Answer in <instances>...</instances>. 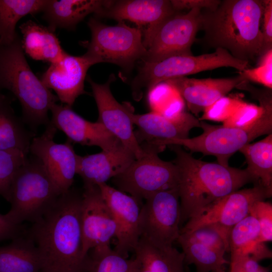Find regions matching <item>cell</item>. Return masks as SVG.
I'll use <instances>...</instances> for the list:
<instances>
[{"label": "cell", "mask_w": 272, "mask_h": 272, "mask_svg": "<svg viewBox=\"0 0 272 272\" xmlns=\"http://www.w3.org/2000/svg\"><path fill=\"white\" fill-rule=\"evenodd\" d=\"M262 0H223L214 10H201L202 42L222 48L242 60L254 61L263 53Z\"/></svg>", "instance_id": "obj_1"}, {"label": "cell", "mask_w": 272, "mask_h": 272, "mask_svg": "<svg viewBox=\"0 0 272 272\" xmlns=\"http://www.w3.org/2000/svg\"><path fill=\"white\" fill-rule=\"evenodd\" d=\"M176 156L180 224L216 200L244 185L258 182L246 169L197 159L181 146L170 145Z\"/></svg>", "instance_id": "obj_2"}, {"label": "cell", "mask_w": 272, "mask_h": 272, "mask_svg": "<svg viewBox=\"0 0 272 272\" xmlns=\"http://www.w3.org/2000/svg\"><path fill=\"white\" fill-rule=\"evenodd\" d=\"M82 194L70 189L27 232L41 256L42 270L51 267L81 269Z\"/></svg>", "instance_id": "obj_3"}, {"label": "cell", "mask_w": 272, "mask_h": 272, "mask_svg": "<svg viewBox=\"0 0 272 272\" xmlns=\"http://www.w3.org/2000/svg\"><path fill=\"white\" fill-rule=\"evenodd\" d=\"M0 89L9 90L17 98L22 120L32 129L50 122L48 112L58 99L31 69L18 34L12 42L0 43Z\"/></svg>", "instance_id": "obj_4"}, {"label": "cell", "mask_w": 272, "mask_h": 272, "mask_svg": "<svg viewBox=\"0 0 272 272\" xmlns=\"http://www.w3.org/2000/svg\"><path fill=\"white\" fill-rule=\"evenodd\" d=\"M248 92L258 101L261 107L260 116L251 124L234 127L212 125L200 120V127L203 131L199 135L192 138L153 142L165 146L172 145L183 146L192 152L214 156L217 162L229 165L230 157L244 146L261 135L272 133L271 89H260L252 86Z\"/></svg>", "instance_id": "obj_5"}, {"label": "cell", "mask_w": 272, "mask_h": 272, "mask_svg": "<svg viewBox=\"0 0 272 272\" xmlns=\"http://www.w3.org/2000/svg\"><path fill=\"white\" fill-rule=\"evenodd\" d=\"M61 192L43 165L36 158H27L16 172L11 184L5 216L13 223L32 224L40 219L55 203Z\"/></svg>", "instance_id": "obj_6"}, {"label": "cell", "mask_w": 272, "mask_h": 272, "mask_svg": "<svg viewBox=\"0 0 272 272\" xmlns=\"http://www.w3.org/2000/svg\"><path fill=\"white\" fill-rule=\"evenodd\" d=\"M87 24L91 38L84 55L93 65L111 63L129 71L136 61L145 57L147 51L140 28L130 27L124 21L113 26L107 25L93 17Z\"/></svg>", "instance_id": "obj_7"}, {"label": "cell", "mask_w": 272, "mask_h": 272, "mask_svg": "<svg viewBox=\"0 0 272 272\" xmlns=\"http://www.w3.org/2000/svg\"><path fill=\"white\" fill-rule=\"evenodd\" d=\"M249 62L239 60L227 50L218 48L211 53L197 56L179 55L154 62H144L132 84L134 99L140 100L144 89L168 80L221 67H231L240 72L248 68Z\"/></svg>", "instance_id": "obj_8"}, {"label": "cell", "mask_w": 272, "mask_h": 272, "mask_svg": "<svg viewBox=\"0 0 272 272\" xmlns=\"http://www.w3.org/2000/svg\"><path fill=\"white\" fill-rule=\"evenodd\" d=\"M141 146L143 156L113 178L117 189L140 202L158 191L177 187L178 180L174 163L163 161L158 156L166 146L150 142Z\"/></svg>", "instance_id": "obj_9"}, {"label": "cell", "mask_w": 272, "mask_h": 272, "mask_svg": "<svg viewBox=\"0 0 272 272\" xmlns=\"http://www.w3.org/2000/svg\"><path fill=\"white\" fill-rule=\"evenodd\" d=\"M200 11L177 12L144 37L147 51L142 61L154 62L174 56L192 55L191 48L199 30Z\"/></svg>", "instance_id": "obj_10"}, {"label": "cell", "mask_w": 272, "mask_h": 272, "mask_svg": "<svg viewBox=\"0 0 272 272\" xmlns=\"http://www.w3.org/2000/svg\"><path fill=\"white\" fill-rule=\"evenodd\" d=\"M145 200L140 212V237L158 247L172 246L180 229L177 187L155 192Z\"/></svg>", "instance_id": "obj_11"}, {"label": "cell", "mask_w": 272, "mask_h": 272, "mask_svg": "<svg viewBox=\"0 0 272 272\" xmlns=\"http://www.w3.org/2000/svg\"><path fill=\"white\" fill-rule=\"evenodd\" d=\"M271 195L272 190L260 183L251 188L232 192L201 209L180 229V233L189 232L210 224L232 228L249 215L250 209L254 202L264 200Z\"/></svg>", "instance_id": "obj_12"}, {"label": "cell", "mask_w": 272, "mask_h": 272, "mask_svg": "<svg viewBox=\"0 0 272 272\" xmlns=\"http://www.w3.org/2000/svg\"><path fill=\"white\" fill-rule=\"evenodd\" d=\"M46 126L41 135L33 138L29 152L41 162L62 194L69 190L74 182L78 155L69 140L55 142L57 129L50 121Z\"/></svg>", "instance_id": "obj_13"}, {"label": "cell", "mask_w": 272, "mask_h": 272, "mask_svg": "<svg viewBox=\"0 0 272 272\" xmlns=\"http://www.w3.org/2000/svg\"><path fill=\"white\" fill-rule=\"evenodd\" d=\"M81 206L82 249L84 261L93 248L110 246L117 227L98 185L84 186Z\"/></svg>", "instance_id": "obj_14"}, {"label": "cell", "mask_w": 272, "mask_h": 272, "mask_svg": "<svg viewBox=\"0 0 272 272\" xmlns=\"http://www.w3.org/2000/svg\"><path fill=\"white\" fill-rule=\"evenodd\" d=\"M98 110V120L107 130L117 138L135 156L141 158L144 153L133 131V122L128 105L120 104L110 91V84L115 79L111 74L104 84H98L87 78Z\"/></svg>", "instance_id": "obj_15"}, {"label": "cell", "mask_w": 272, "mask_h": 272, "mask_svg": "<svg viewBox=\"0 0 272 272\" xmlns=\"http://www.w3.org/2000/svg\"><path fill=\"white\" fill-rule=\"evenodd\" d=\"M117 227L114 251L124 257L134 251L140 238L141 202L106 183L98 185Z\"/></svg>", "instance_id": "obj_16"}, {"label": "cell", "mask_w": 272, "mask_h": 272, "mask_svg": "<svg viewBox=\"0 0 272 272\" xmlns=\"http://www.w3.org/2000/svg\"><path fill=\"white\" fill-rule=\"evenodd\" d=\"M50 122L65 133L67 140L83 146H97L102 151L118 148L123 144L99 122H91L74 112L71 107L55 103L51 108Z\"/></svg>", "instance_id": "obj_17"}, {"label": "cell", "mask_w": 272, "mask_h": 272, "mask_svg": "<svg viewBox=\"0 0 272 272\" xmlns=\"http://www.w3.org/2000/svg\"><path fill=\"white\" fill-rule=\"evenodd\" d=\"M93 65L84 55L66 53L60 61L50 63L40 79L47 89L54 91L61 103L72 107L76 99L85 93V80Z\"/></svg>", "instance_id": "obj_18"}, {"label": "cell", "mask_w": 272, "mask_h": 272, "mask_svg": "<svg viewBox=\"0 0 272 272\" xmlns=\"http://www.w3.org/2000/svg\"><path fill=\"white\" fill-rule=\"evenodd\" d=\"M245 81L239 73L230 78L199 79L181 77L165 82L175 89L191 114L197 116Z\"/></svg>", "instance_id": "obj_19"}, {"label": "cell", "mask_w": 272, "mask_h": 272, "mask_svg": "<svg viewBox=\"0 0 272 272\" xmlns=\"http://www.w3.org/2000/svg\"><path fill=\"white\" fill-rule=\"evenodd\" d=\"M177 12L169 0L110 1L96 15L118 22L128 20L139 26H147L145 37Z\"/></svg>", "instance_id": "obj_20"}, {"label": "cell", "mask_w": 272, "mask_h": 272, "mask_svg": "<svg viewBox=\"0 0 272 272\" xmlns=\"http://www.w3.org/2000/svg\"><path fill=\"white\" fill-rule=\"evenodd\" d=\"M135 159L123 145L111 151L84 156L78 155L76 173L82 178L84 186L98 185L121 173Z\"/></svg>", "instance_id": "obj_21"}, {"label": "cell", "mask_w": 272, "mask_h": 272, "mask_svg": "<svg viewBox=\"0 0 272 272\" xmlns=\"http://www.w3.org/2000/svg\"><path fill=\"white\" fill-rule=\"evenodd\" d=\"M130 116L139 129V135L136 137L141 135L147 142L187 139L192 128L200 127V120L186 111L172 118L153 111L143 114L131 111Z\"/></svg>", "instance_id": "obj_22"}, {"label": "cell", "mask_w": 272, "mask_h": 272, "mask_svg": "<svg viewBox=\"0 0 272 272\" xmlns=\"http://www.w3.org/2000/svg\"><path fill=\"white\" fill-rule=\"evenodd\" d=\"M109 1L48 0L42 12L48 27L53 32L57 28L74 30L87 16L98 13Z\"/></svg>", "instance_id": "obj_23"}, {"label": "cell", "mask_w": 272, "mask_h": 272, "mask_svg": "<svg viewBox=\"0 0 272 272\" xmlns=\"http://www.w3.org/2000/svg\"><path fill=\"white\" fill-rule=\"evenodd\" d=\"M24 51L32 58L53 63L60 61L66 52L54 32L48 27L29 20L20 26Z\"/></svg>", "instance_id": "obj_24"}, {"label": "cell", "mask_w": 272, "mask_h": 272, "mask_svg": "<svg viewBox=\"0 0 272 272\" xmlns=\"http://www.w3.org/2000/svg\"><path fill=\"white\" fill-rule=\"evenodd\" d=\"M229 248L230 260L248 255L259 262L272 257L271 251L260 240L257 221L249 215L232 228Z\"/></svg>", "instance_id": "obj_25"}, {"label": "cell", "mask_w": 272, "mask_h": 272, "mask_svg": "<svg viewBox=\"0 0 272 272\" xmlns=\"http://www.w3.org/2000/svg\"><path fill=\"white\" fill-rule=\"evenodd\" d=\"M42 268L38 250L27 234L0 246V272H42Z\"/></svg>", "instance_id": "obj_26"}, {"label": "cell", "mask_w": 272, "mask_h": 272, "mask_svg": "<svg viewBox=\"0 0 272 272\" xmlns=\"http://www.w3.org/2000/svg\"><path fill=\"white\" fill-rule=\"evenodd\" d=\"M11 103V98L0 95V150H17L28 155L32 136L15 114Z\"/></svg>", "instance_id": "obj_27"}, {"label": "cell", "mask_w": 272, "mask_h": 272, "mask_svg": "<svg viewBox=\"0 0 272 272\" xmlns=\"http://www.w3.org/2000/svg\"><path fill=\"white\" fill-rule=\"evenodd\" d=\"M134 251L145 262L149 272H186L183 252L173 246L158 247L140 237Z\"/></svg>", "instance_id": "obj_28"}, {"label": "cell", "mask_w": 272, "mask_h": 272, "mask_svg": "<svg viewBox=\"0 0 272 272\" xmlns=\"http://www.w3.org/2000/svg\"><path fill=\"white\" fill-rule=\"evenodd\" d=\"M248 172L264 187L272 190V133L241 148Z\"/></svg>", "instance_id": "obj_29"}, {"label": "cell", "mask_w": 272, "mask_h": 272, "mask_svg": "<svg viewBox=\"0 0 272 272\" xmlns=\"http://www.w3.org/2000/svg\"><path fill=\"white\" fill-rule=\"evenodd\" d=\"M48 0H0V43L12 42L17 22L24 16L42 12Z\"/></svg>", "instance_id": "obj_30"}, {"label": "cell", "mask_w": 272, "mask_h": 272, "mask_svg": "<svg viewBox=\"0 0 272 272\" xmlns=\"http://www.w3.org/2000/svg\"><path fill=\"white\" fill-rule=\"evenodd\" d=\"M176 241L182 249L184 264H193L196 272H214L230 263L224 258V253L191 240L182 234H179Z\"/></svg>", "instance_id": "obj_31"}, {"label": "cell", "mask_w": 272, "mask_h": 272, "mask_svg": "<svg viewBox=\"0 0 272 272\" xmlns=\"http://www.w3.org/2000/svg\"><path fill=\"white\" fill-rule=\"evenodd\" d=\"M92 249L84 260V272H135L134 258L124 257L110 246Z\"/></svg>", "instance_id": "obj_32"}, {"label": "cell", "mask_w": 272, "mask_h": 272, "mask_svg": "<svg viewBox=\"0 0 272 272\" xmlns=\"http://www.w3.org/2000/svg\"><path fill=\"white\" fill-rule=\"evenodd\" d=\"M148 102L152 111L169 118L185 111L183 100L175 89L165 82L148 90Z\"/></svg>", "instance_id": "obj_33"}, {"label": "cell", "mask_w": 272, "mask_h": 272, "mask_svg": "<svg viewBox=\"0 0 272 272\" xmlns=\"http://www.w3.org/2000/svg\"><path fill=\"white\" fill-rule=\"evenodd\" d=\"M231 229L218 224H210L180 234L225 254L230 251L229 237Z\"/></svg>", "instance_id": "obj_34"}, {"label": "cell", "mask_w": 272, "mask_h": 272, "mask_svg": "<svg viewBox=\"0 0 272 272\" xmlns=\"http://www.w3.org/2000/svg\"><path fill=\"white\" fill-rule=\"evenodd\" d=\"M27 159L21 151L0 150V195L8 201L13 179Z\"/></svg>", "instance_id": "obj_35"}, {"label": "cell", "mask_w": 272, "mask_h": 272, "mask_svg": "<svg viewBox=\"0 0 272 272\" xmlns=\"http://www.w3.org/2000/svg\"><path fill=\"white\" fill-rule=\"evenodd\" d=\"M244 102L238 97L224 96L207 107L200 119L224 121Z\"/></svg>", "instance_id": "obj_36"}, {"label": "cell", "mask_w": 272, "mask_h": 272, "mask_svg": "<svg viewBox=\"0 0 272 272\" xmlns=\"http://www.w3.org/2000/svg\"><path fill=\"white\" fill-rule=\"evenodd\" d=\"M259 60L257 67L247 69L241 74L249 81L260 84L268 89L272 88V49L263 54Z\"/></svg>", "instance_id": "obj_37"}, {"label": "cell", "mask_w": 272, "mask_h": 272, "mask_svg": "<svg viewBox=\"0 0 272 272\" xmlns=\"http://www.w3.org/2000/svg\"><path fill=\"white\" fill-rule=\"evenodd\" d=\"M249 215L258 222L260 238L263 242L272 240V205L264 200L254 202L249 211Z\"/></svg>", "instance_id": "obj_38"}, {"label": "cell", "mask_w": 272, "mask_h": 272, "mask_svg": "<svg viewBox=\"0 0 272 272\" xmlns=\"http://www.w3.org/2000/svg\"><path fill=\"white\" fill-rule=\"evenodd\" d=\"M261 107L251 103L244 102L231 116L223 121V125L242 127L254 122L260 116Z\"/></svg>", "instance_id": "obj_39"}, {"label": "cell", "mask_w": 272, "mask_h": 272, "mask_svg": "<svg viewBox=\"0 0 272 272\" xmlns=\"http://www.w3.org/2000/svg\"><path fill=\"white\" fill-rule=\"evenodd\" d=\"M263 10L261 30L263 35L264 54L272 49V1L262 0Z\"/></svg>", "instance_id": "obj_40"}, {"label": "cell", "mask_w": 272, "mask_h": 272, "mask_svg": "<svg viewBox=\"0 0 272 272\" xmlns=\"http://www.w3.org/2000/svg\"><path fill=\"white\" fill-rule=\"evenodd\" d=\"M174 10L180 12L193 9L214 10L220 4V0H171Z\"/></svg>", "instance_id": "obj_41"}, {"label": "cell", "mask_w": 272, "mask_h": 272, "mask_svg": "<svg viewBox=\"0 0 272 272\" xmlns=\"http://www.w3.org/2000/svg\"><path fill=\"white\" fill-rule=\"evenodd\" d=\"M24 233L22 225L16 224L0 213V242L12 240Z\"/></svg>", "instance_id": "obj_42"}, {"label": "cell", "mask_w": 272, "mask_h": 272, "mask_svg": "<svg viewBox=\"0 0 272 272\" xmlns=\"http://www.w3.org/2000/svg\"><path fill=\"white\" fill-rule=\"evenodd\" d=\"M42 272H84L81 269L67 267H51L44 269Z\"/></svg>", "instance_id": "obj_43"}, {"label": "cell", "mask_w": 272, "mask_h": 272, "mask_svg": "<svg viewBox=\"0 0 272 272\" xmlns=\"http://www.w3.org/2000/svg\"><path fill=\"white\" fill-rule=\"evenodd\" d=\"M255 272H270L268 267H264L261 265L260 268Z\"/></svg>", "instance_id": "obj_44"}, {"label": "cell", "mask_w": 272, "mask_h": 272, "mask_svg": "<svg viewBox=\"0 0 272 272\" xmlns=\"http://www.w3.org/2000/svg\"><path fill=\"white\" fill-rule=\"evenodd\" d=\"M214 272H225L224 268L219 269L218 270H217Z\"/></svg>", "instance_id": "obj_45"}, {"label": "cell", "mask_w": 272, "mask_h": 272, "mask_svg": "<svg viewBox=\"0 0 272 272\" xmlns=\"http://www.w3.org/2000/svg\"><path fill=\"white\" fill-rule=\"evenodd\" d=\"M1 89H0V95L2 94L1 92Z\"/></svg>", "instance_id": "obj_46"}]
</instances>
